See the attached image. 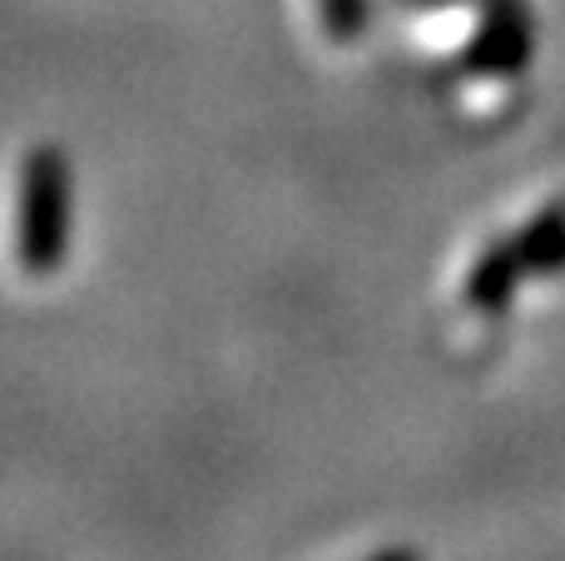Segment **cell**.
I'll return each instance as SVG.
<instances>
[{"mask_svg":"<svg viewBox=\"0 0 565 561\" xmlns=\"http://www.w3.org/2000/svg\"><path fill=\"white\" fill-rule=\"evenodd\" d=\"M70 189H65V174L50 155H35L30 159V174H25V189H20V268L30 274H50L60 264V234L70 224Z\"/></svg>","mask_w":565,"mask_h":561,"instance_id":"1","label":"cell"},{"mask_svg":"<svg viewBox=\"0 0 565 561\" xmlns=\"http://www.w3.org/2000/svg\"><path fill=\"white\" fill-rule=\"evenodd\" d=\"M521 268V248H497L491 258H481L477 274H471L467 284V298L477 308H501L511 298V278H516Z\"/></svg>","mask_w":565,"mask_h":561,"instance_id":"2","label":"cell"},{"mask_svg":"<svg viewBox=\"0 0 565 561\" xmlns=\"http://www.w3.org/2000/svg\"><path fill=\"white\" fill-rule=\"evenodd\" d=\"M377 561H417L412 552H387V557H377Z\"/></svg>","mask_w":565,"mask_h":561,"instance_id":"3","label":"cell"}]
</instances>
